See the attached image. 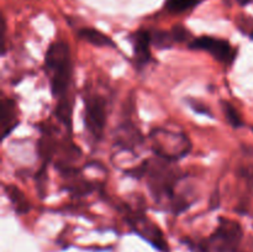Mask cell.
<instances>
[{
    "mask_svg": "<svg viewBox=\"0 0 253 252\" xmlns=\"http://www.w3.org/2000/svg\"><path fill=\"white\" fill-rule=\"evenodd\" d=\"M250 37H251V39L253 40V30L251 31V34H250Z\"/></svg>",
    "mask_w": 253,
    "mask_h": 252,
    "instance_id": "22",
    "label": "cell"
},
{
    "mask_svg": "<svg viewBox=\"0 0 253 252\" xmlns=\"http://www.w3.org/2000/svg\"><path fill=\"white\" fill-rule=\"evenodd\" d=\"M56 116L61 123L66 125L67 128H72V104L64 96L59 100L56 108Z\"/></svg>",
    "mask_w": 253,
    "mask_h": 252,
    "instance_id": "12",
    "label": "cell"
},
{
    "mask_svg": "<svg viewBox=\"0 0 253 252\" xmlns=\"http://www.w3.org/2000/svg\"><path fill=\"white\" fill-rule=\"evenodd\" d=\"M188 104H189V106L195 111V113L202 114V115H208V116H210V118H212L211 110H210V109L208 108L205 104H203L202 101L195 100V99H193V98H189L188 99Z\"/></svg>",
    "mask_w": 253,
    "mask_h": 252,
    "instance_id": "18",
    "label": "cell"
},
{
    "mask_svg": "<svg viewBox=\"0 0 253 252\" xmlns=\"http://www.w3.org/2000/svg\"><path fill=\"white\" fill-rule=\"evenodd\" d=\"M170 34H172L174 42H185L189 40L190 36V32L182 25H175L172 31H170Z\"/></svg>",
    "mask_w": 253,
    "mask_h": 252,
    "instance_id": "17",
    "label": "cell"
},
{
    "mask_svg": "<svg viewBox=\"0 0 253 252\" xmlns=\"http://www.w3.org/2000/svg\"><path fill=\"white\" fill-rule=\"evenodd\" d=\"M127 222L140 236H142L143 239L147 240V241L150 242L153 247H156L158 251L169 252V247H168V244L166 242L165 236H163L160 227H157L153 222L147 220V217H146L145 215L131 214L130 216L127 217Z\"/></svg>",
    "mask_w": 253,
    "mask_h": 252,
    "instance_id": "7",
    "label": "cell"
},
{
    "mask_svg": "<svg viewBox=\"0 0 253 252\" xmlns=\"http://www.w3.org/2000/svg\"><path fill=\"white\" fill-rule=\"evenodd\" d=\"M151 39H152V46L157 47V48H170L174 43L172 34L167 31L151 32Z\"/></svg>",
    "mask_w": 253,
    "mask_h": 252,
    "instance_id": "15",
    "label": "cell"
},
{
    "mask_svg": "<svg viewBox=\"0 0 253 252\" xmlns=\"http://www.w3.org/2000/svg\"><path fill=\"white\" fill-rule=\"evenodd\" d=\"M237 2H239V4L241 5V6H246V5L252 4L253 0H237Z\"/></svg>",
    "mask_w": 253,
    "mask_h": 252,
    "instance_id": "21",
    "label": "cell"
},
{
    "mask_svg": "<svg viewBox=\"0 0 253 252\" xmlns=\"http://www.w3.org/2000/svg\"><path fill=\"white\" fill-rule=\"evenodd\" d=\"M252 131H253V127H252Z\"/></svg>",
    "mask_w": 253,
    "mask_h": 252,
    "instance_id": "23",
    "label": "cell"
},
{
    "mask_svg": "<svg viewBox=\"0 0 253 252\" xmlns=\"http://www.w3.org/2000/svg\"><path fill=\"white\" fill-rule=\"evenodd\" d=\"M78 35L82 40L94 44V46H98V47L115 46V43H114V41L110 39V37L106 36V35L103 34L101 31H98V30L95 29H91V27H84V29L79 30Z\"/></svg>",
    "mask_w": 253,
    "mask_h": 252,
    "instance_id": "11",
    "label": "cell"
},
{
    "mask_svg": "<svg viewBox=\"0 0 253 252\" xmlns=\"http://www.w3.org/2000/svg\"><path fill=\"white\" fill-rule=\"evenodd\" d=\"M56 151V141L51 137V135L42 136L39 141V153L43 160H49Z\"/></svg>",
    "mask_w": 253,
    "mask_h": 252,
    "instance_id": "16",
    "label": "cell"
},
{
    "mask_svg": "<svg viewBox=\"0 0 253 252\" xmlns=\"http://www.w3.org/2000/svg\"><path fill=\"white\" fill-rule=\"evenodd\" d=\"M133 46V57L137 68H143L148 62L151 61V46H152V39L151 32L146 30H141L131 36Z\"/></svg>",
    "mask_w": 253,
    "mask_h": 252,
    "instance_id": "8",
    "label": "cell"
},
{
    "mask_svg": "<svg viewBox=\"0 0 253 252\" xmlns=\"http://www.w3.org/2000/svg\"><path fill=\"white\" fill-rule=\"evenodd\" d=\"M244 237V231L239 222L220 217L219 226L210 236L208 246L214 252H236Z\"/></svg>",
    "mask_w": 253,
    "mask_h": 252,
    "instance_id": "4",
    "label": "cell"
},
{
    "mask_svg": "<svg viewBox=\"0 0 253 252\" xmlns=\"http://www.w3.org/2000/svg\"><path fill=\"white\" fill-rule=\"evenodd\" d=\"M170 161L161 158L158 162L146 161L142 165V175H148V185L153 197L174 198V184L178 182V172L169 166Z\"/></svg>",
    "mask_w": 253,
    "mask_h": 252,
    "instance_id": "2",
    "label": "cell"
},
{
    "mask_svg": "<svg viewBox=\"0 0 253 252\" xmlns=\"http://www.w3.org/2000/svg\"><path fill=\"white\" fill-rule=\"evenodd\" d=\"M221 109L224 111V115L226 118L227 123L235 128H240L244 125V121H242L241 116L237 113V110L235 109V106L231 103L226 100H221Z\"/></svg>",
    "mask_w": 253,
    "mask_h": 252,
    "instance_id": "13",
    "label": "cell"
},
{
    "mask_svg": "<svg viewBox=\"0 0 253 252\" xmlns=\"http://www.w3.org/2000/svg\"><path fill=\"white\" fill-rule=\"evenodd\" d=\"M0 121L2 127V137H6L17 125L16 111H15V103L10 99H4L1 103V113H0Z\"/></svg>",
    "mask_w": 253,
    "mask_h": 252,
    "instance_id": "9",
    "label": "cell"
},
{
    "mask_svg": "<svg viewBox=\"0 0 253 252\" xmlns=\"http://www.w3.org/2000/svg\"><path fill=\"white\" fill-rule=\"evenodd\" d=\"M245 150H246V152L251 156L252 161H250L249 165L245 166L244 168H241V170H240V172H241V174L245 175V177L252 178L253 179V148L247 147V148H245Z\"/></svg>",
    "mask_w": 253,
    "mask_h": 252,
    "instance_id": "20",
    "label": "cell"
},
{
    "mask_svg": "<svg viewBox=\"0 0 253 252\" xmlns=\"http://www.w3.org/2000/svg\"><path fill=\"white\" fill-rule=\"evenodd\" d=\"M150 138L153 152L160 158L170 162L184 157L190 151V141L184 133L157 128L151 132Z\"/></svg>",
    "mask_w": 253,
    "mask_h": 252,
    "instance_id": "3",
    "label": "cell"
},
{
    "mask_svg": "<svg viewBox=\"0 0 253 252\" xmlns=\"http://www.w3.org/2000/svg\"><path fill=\"white\" fill-rule=\"evenodd\" d=\"M200 0H167L166 9L173 14H180L187 10H190L195 5L199 4Z\"/></svg>",
    "mask_w": 253,
    "mask_h": 252,
    "instance_id": "14",
    "label": "cell"
},
{
    "mask_svg": "<svg viewBox=\"0 0 253 252\" xmlns=\"http://www.w3.org/2000/svg\"><path fill=\"white\" fill-rule=\"evenodd\" d=\"M37 178V188H39V193L42 198L44 197V188H46V182H47V177H46V169H44V165L43 168L37 173L36 175Z\"/></svg>",
    "mask_w": 253,
    "mask_h": 252,
    "instance_id": "19",
    "label": "cell"
},
{
    "mask_svg": "<svg viewBox=\"0 0 253 252\" xmlns=\"http://www.w3.org/2000/svg\"><path fill=\"white\" fill-rule=\"evenodd\" d=\"M5 193H6L7 198L11 202L12 208L16 211L17 215H24L31 210V204H30L29 200L26 199L24 193L19 189L15 185H5Z\"/></svg>",
    "mask_w": 253,
    "mask_h": 252,
    "instance_id": "10",
    "label": "cell"
},
{
    "mask_svg": "<svg viewBox=\"0 0 253 252\" xmlns=\"http://www.w3.org/2000/svg\"><path fill=\"white\" fill-rule=\"evenodd\" d=\"M189 48L209 52L215 59L226 64L232 63L236 56V49L230 44L229 41L211 36H202L192 40L189 42Z\"/></svg>",
    "mask_w": 253,
    "mask_h": 252,
    "instance_id": "6",
    "label": "cell"
},
{
    "mask_svg": "<svg viewBox=\"0 0 253 252\" xmlns=\"http://www.w3.org/2000/svg\"><path fill=\"white\" fill-rule=\"evenodd\" d=\"M84 123L89 132L96 138L103 136L106 125V100L100 95H91L85 99Z\"/></svg>",
    "mask_w": 253,
    "mask_h": 252,
    "instance_id": "5",
    "label": "cell"
},
{
    "mask_svg": "<svg viewBox=\"0 0 253 252\" xmlns=\"http://www.w3.org/2000/svg\"><path fill=\"white\" fill-rule=\"evenodd\" d=\"M47 71L51 74V89L54 96H64L71 82V49L63 41L53 42L44 58Z\"/></svg>",
    "mask_w": 253,
    "mask_h": 252,
    "instance_id": "1",
    "label": "cell"
}]
</instances>
